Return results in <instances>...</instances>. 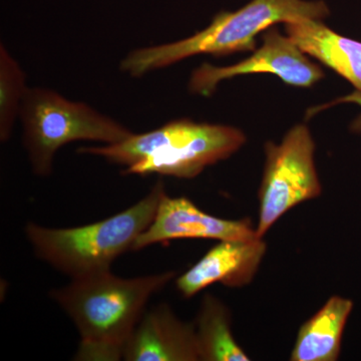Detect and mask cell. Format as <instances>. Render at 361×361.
Here are the masks:
<instances>
[{"instance_id": "obj_1", "label": "cell", "mask_w": 361, "mask_h": 361, "mask_svg": "<svg viewBox=\"0 0 361 361\" xmlns=\"http://www.w3.org/2000/svg\"><path fill=\"white\" fill-rule=\"evenodd\" d=\"M175 276V272L168 271L123 278L106 271L71 279L70 284L54 289L52 300L65 311L80 334L75 360H123L126 344L149 299Z\"/></svg>"}, {"instance_id": "obj_2", "label": "cell", "mask_w": 361, "mask_h": 361, "mask_svg": "<svg viewBox=\"0 0 361 361\" xmlns=\"http://www.w3.org/2000/svg\"><path fill=\"white\" fill-rule=\"evenodd\" d=\"M246 135L232 126L172 121L116 144L92 147L94 156L125 167L123 175H161L193 179L209 166L226 160L243 147Z\"/></svg>"}, {"instance_id": "obj_3", "label": "cell", "mask_w": 361, "mask_h": 361, "mask_svg": "<svg viewBox=\"0 0 361 361\" xmlns=\"http://www.w3.org/2000/svg\"><path fill=\"white\" fill-rule=\"evenodd\" d=\"M329 7L323 0H251L236 11H221L205 30L178 42L130 51L120 68L132 78L168 68L197 54L221 56L254 51L256 37L279 23L323 20Z\"/></svg>"}, {"instance_id": "obj_4", "label": "cell", "mask_w": 361, "mask_h": 361, "mask_svg": "<svg viewBox=\"0 0 361 361\" xmlns=\"http://www.w3.org/2000/svg\"><path fill=\"white\" fill-rule=\"evenodd\" d=\"M166 193L160 180L142 200L106 219L73 228H49L27 223L25 235L35 256L54 269L77 279L111 271L155 218Z\"/></svg>"}, {"instance_id": "obj_5", "label": "cell", "mask_w": 361, "mask_h": 361, "mask_svg": "<svg viewBox=\"0 0 361 361\" xmlns=\"http://www.w3.org/2000/svg\"><path fill=\"white\" fill-rule=\"evenodd\" d=\"M23 146L32 172L49 177L54 157L66 144L78 141L116 144L134 134L122 123L90 104L73 102L47 87H28L20 111Z\"/></svg>"}, {"instance_id": "obj_6", "label": "cell", "mask_w": 361, "mask_h": 361, "mask_svg": "<svg viewBox=\"0 0 361 361\" xmlns=\"http://www.w3.org/2000/svg\"><path fill=\"white\" fill-rule=\"evenodd\" d=\"M315 142L310 128L298 123L280 144L267 142L266 161L259 188L256 233L263 238L284 214L322 195L314 163Z\"/></svg>"}, {"instance_id": "obj_7", "label": "cell", "mask_w": 361, "mask_h": 361, "mask_svg": "<svg viewBox=\"0 0 361 361\" xmlns=\"http://www.w3.org/2000/svg\"><path fill=\"white\" fill-rule=\"evenodd\" d=\"M262 39V45L252 56L236 65L203 63L197 68L190 78V92L209 97L223 80L252 73H270L281 78L285 84L299 87H312L324 78L322 68L311 61L307 54L275 25L263 32Z\"/></svg>"}, {"instance_id": "obj_8", "label": "cell", "mask_w": 361, "mask_h": 361, "mask_svg": "<svg viewBox=\"0 0 361 361\" xmlns=\"http://www.w3.org/2000/svg\"><path fill=\"white\" fill-rule=\"evenodd\" d=\"M259 238L250 219L228 220L204 212L186 197H161L153 222L140 235L132 251L177 239L247 241Z\"/></svg>"}, {"instance_id": "obj_9", "label": "cell", "mask_w": 361, "mask_h": 361, "mask_svg": "<svg viewBox=\"0 0 361 361\" xmlns=\"http://www.w3.org/2000/svg\"><path fill=\"white\" fill-rule=\"evenodd\" d=\"M267 245L263 238L247 241H220L189 270L176 280L178 291L191 298L215 283L230 288L250 284L264 258Z\"/></svg>"}, {"instance_id": "obj_10", "label": "cell", "mask_w": 361, "mask_h": 361, "mask_svg": "<svg viewBox=\"0 0 361 361\" xmlns=\"http://www.w3.org/2000/svg\"><path fill=\"white\" fill-rule=\"evenodd\" d=\"M126 361H200L194 323L180 320L168 304L145 311L123 349Z\"/></svg>"}, {"instance_id": "obj_11", "label": "cell", "mask_w": 361, "mask_h": 361, "mask_svg": "<svg viewBox=\"0 0 361 361\" xmlns=\"http://www.w3.org/2000/svg\"><path fill=\"white\" fill-rule=\"evenodd\" d=\"M284 25L287 35L301 51L361 90V42L334 32L322 20H298Z\"/></svg>"}, {"instance_id": "obj_12", "label": "cell", "mask_w": 361, "mask_h": 361, "mask_svg": "<svg viewBox=\"0 0 361 361\" xmlns=\"http://www.w3.org/2000/svg\"><path fill=\"white\" fill-rule=\"evenodd\" d=\"M353 302L334 295L299 329L292 361H336L341 350L342 336Z\"/></svg>"}, {"instance_id": "obj_13", "label": "cell", "mask_w": 361, "mask_h": 361, "mask_svg": "<svg viewBox=\"0 0 361 361\" xmlns=\"http://www.w3.org/2000/svg\"><path fill=\"white\" fill-rule=\"evenodd\" d=\"M194 325L200 360H250L233 336L229 308L217 297L204 295Z\"/></svg>"}, {"instance_id": "obj_14", "label": "cell", "mask_w": 361, "mask_h": 361, "mask_svg": "<svg viewBox=\"0 0 361 361\" xmlns=\"http://www.w3.org/2000/svg\"><path fill=\"white\" fill-rule=\"evenodd\" d=\"M28 87L20 63L0 44V141L6 142L13 135L23 97Z\"/></svg>"}, {"instance_id": "obj_15", "label": "cell", "mask_w": 361, "mask_h": 361, "mask_svg": "<svg viewBox=\"0 0 361 361\" xmlns=\"http://www.w3.org/2000/svg\"><path fill=\"white\" fill-rule=\"evenodd\" d=\"M344 103L356 104L361 106V90H355V92H351V94H348V96L338 97V99H334V101H331L330 103L322 104V106H312V108L308 109L307 113H306V118H312L313 116H315L316 114L319 113V111L326 110V109L331 108V106ZM350 130L351 132L358 133V134H360L361 114L355 118V121H353V123H351Z\"/></svg>"}]
</instances>
